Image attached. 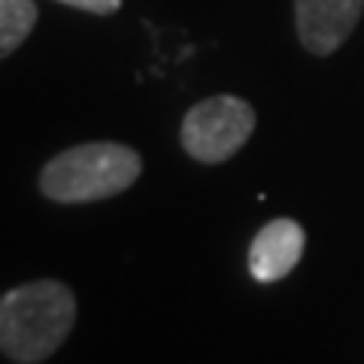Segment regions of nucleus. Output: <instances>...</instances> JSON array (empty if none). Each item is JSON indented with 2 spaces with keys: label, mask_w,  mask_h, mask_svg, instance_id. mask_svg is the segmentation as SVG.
<instances>
[{
  "label": "nucleus",
  "mask_w": 364,
  "mask_h": 364,
  "mask_svg": "<svg viewBox=\"0 0 364 364\" xmlns=\"http://www.w3.org/2000/svg\"><path fill=\"white\" fill-rule=\"evenodd\" d=\"M73 291L55 279L25 282L0 298V352L16 361H43L73 328Z\"/></svg>",
  "instance_id": "f257e3e1"
},
{
  "label": "nucleus",
  "mask_w": 364,
  "mask_h": 364,
  "mask_svg": "<svg viewBox=\"0 0 364 364\" xmlns=\"http://www.w3.org/2000/svg\"><path fill=\"white\" fill-rule=\"evenodd\" d=\"M143 161L131 146L85 143L55 155L40 173V188L58 203H91L131 188Z\"/></svg>",
  "instance_id": "f03ea898"
},
{
  "label": "nucleus",
  "mask_w": 364,
  "mask_h": 364,
  "mask_svg": "<svg viewBox=\"0 0 364 364\" xmlns=\"http://www.w3.org/2000/svg\"><path fill=\"white\" fill-rule=\"evenodd\" d=\"M255 131V109L243 97L215 95L195 104L182 119V146L203 164H222Z\"/></svg>",
  "instance_id": "7ed1b4c3"
},
{
  "label": "nucleus",
  "mask_w": 364,
  "mask_h": 364,
  "mask_svg": "<svg viewBox=\"0 0 364 364\" xmlns=\"http://www.w3.org/2000/svg\"><path fill=\"white\" fill-rule=\"evenodd\" d=\"M364 13V0H294V25L306 52L331 55L349 40Z\"/></svg>",
  "instance_id": "20e7f679"
},
{
  "label": "nucleus",
  "mask_w": 364,
  "mask_h": 364,
  "mask_svg": "<svg viewBox=\"0 0 364 364\" xmlns=\"http://www.w3.org/2000/svg\"><path fill=\"white\" fill-rule=\"evenodd\" d=\"M306 234L294 219H273L255 234L249 246V273L258 282H277L298 267Z\"/></svg>",
  "instance_id": "39448f33"
},
{
  "label": "nucleus",
  "mask_w": 364,
  "mask_h": 364,
  "mask_svg": "<svg viewBox=\"0 0 364 364\" xmlns=\"http://www.w3.org/2000/svg\"><path fill=\"white\" fill-rule=\"evenodd\" d=\"M37 25L33 0H0V58L13 55Z\"/></svg>",
  "instance_id": "423d86ee"
},
{
  "label": "nucleus",
  "mask_w": 364,
  "mask_h": 364,
  "mask_svg": "<svg viewBox=\"0 0 364 364\" xmlns=\"http://www.w3.org/2000/svg\"><path fill=\"white\" fill-rule=\"evenodd\" d=\"M73 9H85V13H97V16H112L122 6V0H58Z\"/></svg>",
  "instance_id": "0eeeda50"
}]
</instances>
